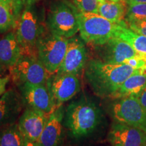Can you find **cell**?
I'll list each match as a JSON object with an SVG mask.
<instances>
[{"label":"cell","mask_w":146,"mask_h":146,"mask_svg":"<svg viewBox=\"0 0 146 146\" xmlns=\"http://www.w3.org/2000/svg\"><path fill=\"white\" fill-rule=\"evenodd\" d=\"M136 96L139 101L140 104H141V106L144 109V110L146 111V87L139 94H138Z\"/></svg>","instance_id":"obj_28"},{"label":"cell","mask_w":146,"mask_h":146,"mask_svg":"<svg viewBox=\"0 0 146 146\" xmlns=\"http://www.w3.org/2000/svg\"><path fill=\"white\" fill-rule=\"evenodd\" d=\"M127 10V3L126 0L118 1H100L98 14L112 23L126 26L125 18Z\"/></svg>","instance_id":"obj_19"},{"label":"cell","mask_w":146,"mask_h":146,"mask_svg":"<svg viewBox=\"0 0 146 146\" xmlns=\"http://www.w3.org/2000/svg\"><path fill=\"white\" fill-rule=\"evenodd\" d=\"M94 47L99 57L98 60L110 64H123L139 54L129 43L116 36Z\"/></svg>","instance_id":"obj_12"},{"label":"cell","mask_w":146,"mask_h":146,"mask_svg":"<svg viewBox=\"0 0 146 146\" xmlns=\"http://www.w3.org/2000/svg\"><path fill=\"white\" fill-rule=\"evenodd\" d=\"M23 1V3H25V5L27 4H34L36 2L39 0H22Z\"/></svg>","instance_id":"obj_31"},{"label":"cell","mask_w":146,"mask_h":146,"mask_svg":"<svg viewBox=\"0 0 146 146\" xmlns=\"http://www.w3.org/2000/svg\"><path fill=\"white\" fill-rule=\"evenodd\" d=\"M137 71L125 63L110 64L96 59L87 63L85 75L97 96L110 98L124 81Z\"/></svg>","instance_id":"obj_1"},{"label":"cell","mask_w":146,"mask_h":146,"mask_svg":"<svg viewBox=\"0 0 146 146\" xmlns=\"http://www.w3.org/2000/svg\"><path fill=\"white\" fill-rule=\"evenodd\" d=\"M102 119L100 109L85 96L74 100L65 108L64 125L75 139L89 135Z\"/></svg>","instance_id":"obj_2"},{"label":"cell","mask_w":146,"mask_h":146,"mask_svg":"<svg viewBox=\"0 0 146 146\" xmlns=\"http://www.w3.org/2000/svg\"><path fill=\"white\" fill-rule=\"evenodd\" d=\"M23 106L21 94L15 89L5 91L0 97V129L15 123Z\"/></svg>","instance_id":"obj_16"},{"label":"cell","mask_w":146,"mask_h":146,"mask_svg":"<svg viewBox=\"0 0 146 146\" xmlns=\"http://www.w3.org/2000/svg\"><path fill=\"white\" fill-rule=\"evenodd\" d=\"M78 14L76 7L68 0H55L47 10L45 25L53 33L69 39L79 32Z\"/></svg>","instance_id":"obj_3"},{"label":"cell","mask_w":146,"mask_h":146,"mask_svg":"<svg viewBox=\"0 0 146 146\" xmlns=\"http://www.w3.org/2000/svg\"><path fill=\"white\" fill-rule=\"evenodd\" d=\"M23 55L16 31H11L0 38V64L5 69L13 66Z\"/></svg>","instance_id":"obj_17"},{"label":"cell","mask_w":146,"mask_h":146,"mask_svg":"<svg viewBox=\"0 0 146 146\" xmlns=\"http://www.w3.org/2000/svg\"><path fill=\"white\" fill-rule=\"evenodd\" d=\"M65 108L62 106L48 116L47 123L36 141L40 146H60L63 135Z\"/></svg>","instance_id":"obj_15"},{"label":"cell","mask_w":146,"mask_h":146,"mask_svg":"<svg viewBox=\"0 0 146 146\" xmlns=\"http://www.w3.org/2000/svg\"><path fill=\"white\" fill-rule=\"evenodd\" d=\"M17 86L26 108L37 110L48 116L57 109L47 84L25 83Z\"/></svg>","instance_id":"obj_9"},{"label":"cell","mask_w":146,"mask_h":146,"mask_svg":"<svg viewBox=\"0 0 146 146\" xmlns=\"http://www.w3.org/2000/svg\"><path fill=\"white\" fill-rule=\"evenodd\" d=\"M24 5L22 0H0V33L16 29Z\"/></svg>","instance_id":"obj_18"},{"label":"cell","mask_w":146,"mask_h":146,"mask_svg":"<svg viewBox=\"0 0 146 146\" xmlns=\"http://www.w3.org/2000/svg\"><path fill=\"white\" fill-rule=\"evenodd\" d=\"M23 146H40L36 141H33L31 140L25 139L24 140V145Z\"/></svg>","instance_id":"obj_29"},{"label":"cell","mask_w":146,"mask_h":146,"mask_svg":"<svg viewBox=\"0 0 146 146\" xmlns=\"http://www.w3.org/2000/svg\"><path fill=\"white\" fill-rule=\"evenodd\" d=\"M127 3H146V0H126Z\"/></svg>","instance_id":"obj_30"},{"label":"cell","mask_w":146,"mask_h":146,"mask_svg":"<svg viewBox=\"0 0 146 146\" xmlns=\"http://www.w3.org/2000/svg\"><path fill=\"white\" fill-rule=\"evenodd\" d=\"M115 36L129 43L137 53L146 54V36L120 25H118Z\"/></svg>","instance_id":"obj_21"},{"label":"cell","mask_w":146,"mask_h":146,"mask_svg":"<svg viewBox=\"0 0 146 146\" xmlns=\"http://www.w3.org/2000/svg\"><path fill=\"white\" fill-rule=\"evenodd\" d=\"M34 4L25 5L15 29L18 42L25 55L36 56V43L47 29L39 19Z\"/></svg>","instance_id":"obj_4"},{"label":"cell","mask_w":146,"mask_h":146,"mask_svg":"<svg viewBox=\"0 0 146 146\" xmlns=\"http://www.w3.org/2000/svg\"><path fill=\"white\" fill-rule=\"evenodd\" d=\"M112 108L113 117L118 123L139 128L145 131L146 129V111L136 96L120 98Z\"/></svg>","instance_id":"obj_8"},{"label":"cell","mask_w":146,"mask_h":146,"mask_svg":"<svg viewBox=\"0 0 146 146\" xmlns=\"http://www.w3.org/2000/svg\"><path fill=\"white\" fill-rule=\"evenodd\" d=\"M126 26L137 33L146 36V18L138 21H132L125 23Z\"/></svg>","instance_id":"obj_26"},{"label":"cell","mask_w":146,"mask_h":146,"mask_svg":"<svg viewBox=\"0 0 146 146\" xmlns=\"http://www.w3.org/2000/svg\"><path fill=\"white\" fill-rule=\"evenodd\" d=\"M146 87V73L138 70L128 77L110 98L120 99L137 96Z\"/></svg>","instance_id":"obj_20"},{"label":"cell","mask_w":146,"mask_h":146,"mask_svg":"<svg viewBox=\"0 0 146 146\" xmlns=\"http://www.w3.org/2000/svg\"><path fill=\"white\" fill-rule=\"evenodd\" d=\"M87 52L85 42L81 36L69 38L64 58L57 73H67L78 76L87 65Z\"/></svg>","instance_id":"obj_11"},{"label":"cell","mask_w":146,"mask_h":146,"mask_svg":"<svg viewBox=\"0 0 146 146\" xmlns=\"http://www.w3.org/2000/svg\"><path fill=\"white\" fill-rule=\"evenodd\" d=\"M48 116L37 110L26 108L18 120V128L24 139L37 141L44 129Z\"/></svg>","instance_id":"obj_14"},{"label":"cell","mask_w":146,"mask_h":146,"mask_svg":"<svg viewBox=\"0 0 146 146\" xmlns=\"http://www.w3.org/2000/svg\"><path fill=\"white\" fill-rule=\"evenodd\" d=\"M80 36L92 46L104 44L115 36L118 24L112 23L98 13L81 12L78 14Z\"/></svg>","instance_id":"obj_6"},{"label":"cell","mask_w":146,"mask_h":146,"mask_svg":"<svg viewBox=\"0 0 146 146\" xmlns=\"http://www.w3.org/2000/svg\"><path fill=\"white\" fill-rule=\"evenodd\" d=\"M145 132L146 133V129H145Z\"/></svg>","instance_id":"obj_34"},{"label":"cell","mask_w":146,"mask_h":146,"mask_svg":"<svg viewBox=\"0 0 146 146\" xmlns=\"http://www.w3.org/2000/svg\"><path fill=\"white\" fill-rule=\"evenodd\" d=\"M10 81V76H0V97L6 91V87Z\"/></svg>","instance_id":"obj_27"},{"label":"cell","mask_w":146,"mask_h":146,"mask_svg":"<svg viewBox=\"0 0 146 146\" xmlns=\"http://www.w3.org/2000/svg\"><path fill=\"white\" fill-rule=\"evenodd\" d=\"M100 1H121V0H99Z\"/></svg>","instance_id":"obj_33"},{"label":"cell","mask_w":146,"mask_h":146,"mask_svg":"<svg viewBox=\"0 0 146 146\" xmlns=\"http://www.w3.org/2000/svg\"><path fill=\"white\" fill-rule=\"evenodd\" d=\"M10 76L17 85L29 83L47 84L51 75L36 56L24 54L8 69Z\"/></svg>","instance_id":"obj_7"},{"label":"cell","mask_w":146,"mask_h":146,"mask_svg":"<svg viewBox=\"0 0 146 146\" xmlns=\"http://www.w3.org/2000/svg\"><path fill=\"white\" fill-rule=\"evenodd\" d=\"M5 68H4V67H3V66L0 64V76H2V74H3V71L5 70Z\"/></svg>","instance_id":"obj_32"},{"label":"cell","mask_w":146,"mask_h":146,"mask_svg":"<svg viewBox=\"0 0 146 146\" xmlns=\"http://www.w3.org/2000/svg\"><path fill=\"white\" fill-rule=\"evenodd\" d=\"M47 84L56 108L72 99L81 89L78 76L67 73H56L51 76Z\"/></svg>","instance_id":"obj_10"},{"label":"cell","mask_w":146,"mask_h":146,"mask_svg":"<svg viewBox=\"0 0 146 146\" xmlns=\"http://www.w3.org/2000/svg\"><path fill=\"white\" fill-rule=\"evenodd\" d=\"M108 140L112 146H146V133L139 128L117 123L111 127Z\"/></svg>","instance_id":"obj_13"},{"label":"cell","mask_w":146,"mask_h":146,"mask_svg":"<svg viewBox=\"0 0 146 146\" xmlns=\"http://www.w3.org/2000/svg\"><path fill=\"white\" fill-rule=\"evenodd\" d=\"M146 18V3H127L125 22L138 21Z\"/></svg>","instance_id":"obj_23"},{"label":"cell","mask_w":146,"mask_h":146,"mask_svg":"<svg viewBox=\"0 0 146 146\" xmlns=\"http://www.w3.org/2000/svg\"><path fill=\"white\" fill-rule=\"evenodd\" d=\"M24 140L18 123L12 124L0 129V146H23Z\"/></svg>","instance_id":"obj_22"},{"label":"cell","mask_w":146,"mask_h":146,"mask_svg":"<svg viewBox=\"0 0 146 146\" xmlns=\"http://www.w3.org/2000/svg\"><path fill=\"white\" fill-rule=\"evenodd\" d=\"M68 39L45 29L36 43V56L51 76L59 70L66 52Z\"/></svg>","instance_id":"obj_5"},{"label":"cell","mask_w":146,"mask_h":146,"mask_svg":"<svg viewBox=\"0 0 146 146\" xmlns=\"http://www.w3.org/2000/svg\"><path fill=\"white\" fill-rule=\"evenodd\" d=\"M124 63L141 72L146 73V54L139 53L136 56L127 60Z\"/></svg>","instance_id":"obj_25"},{"label":"cell","mask_w":146,"mask_h":146,"mask_svg":"<svg viewBox=\"0 0 146 146\" xmlns=\"http://www.w3.org/2000/svg\"><path fill=\"white\" fill-rule=\"evenodd\" d=\"M79 12L98 13L99 0H72Z\"/></svg>","instance_id":"obj_24"}]
</instances>
